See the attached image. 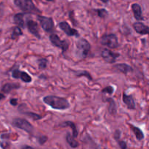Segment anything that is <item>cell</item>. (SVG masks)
I'll return each instance as SVG.
<instances>
[{
  "instance_id": "1",
  "label": "cell",
  "mask_w": 149,
  "mask_h": 149,
  "mask_svg": "<svg viewBox=\"0 0 149 149\" xmlns=\"http://www.w3.org/2000/svg\"><path fill=\"white\" fill-rule=\"evenodd\" d=\"M43 102L50 108L59 110H65L70 108V103L68 99L61 96L49 95L43 97Z\"/></svg>"
},
{
  "instance_id": "2",
  "label": "cell",
  "mask_w": 149,
  "mask_h": 149,
  "mask_svg": "<svg viewBox=\"0 0 149 149\" xmlns=\"http://www.w3.org/2000/svg\"><path fill=\"white\" fill-rule=\"evenodd\" d=\"M14 4L23 13L27 14H37L41 13L32 0H14Z\"/></svg>"
},
{
  "instance_id": "3",
  "label": "cell",
  "mask_w": 149,
  "mask_h": 149,
  "mask_svg": "<svg viewBox=\"0 0 149 149\" xmlns=\"http://www.w3.org/2000/svg\"><path fill=\"white\" fill-rule=\"evenodd\" d=\"M76 47H77V53L78 54L79 56L84 58L88 56L91 49L90 42L84 38H80L79 39H78L76 43Z\"/></svg>"
},
{
  "instance_id": "4",
  "label": "cell",
  "mask_w": 149,
  "mask_h": 149,
  "mask_svg": "<svg viewBox=\"0 0 149 149\" xmlns=\"http://www.w3.org/2000/svg\"><path fill=\"white\" fill-rule=\"evenodd\" d=\"M12 125L15 128L20 129L31 134L34 131L33 125L25 118H14L12 121Z\"/></svg>"
},
{
  "instance_id": "5",
  "label": "cell",
  "mask_w": 149,
  "mask_h": 149,
  "mask_svg": "<svg viewBox=\"0 0 149 149\" xmlns=\"http://www.w3.org/2000/svg\"><path fill=\"white\" fill-rule=\"evenodd\" d=\"M100 43L104 46L108 47L111 49H115L119 45L118 37L115 34H104L100 39Z\"/></svg>"
},
{
  "instance_id": "6",
  "label": "cell",
  "mask_w": 149,
  "mask_h": 149,
  "mask_svg": "<svg viewBox=\"0 0 149 149\" xmlns=\"http://www.w3.org/2000/svg\"><path fill=\"white\" fill-rule=\"evenodd\" d=\"M36 18L40 23L42 29L45 32H48V33H52V32L54 31V21L52 18L39 15H38Z\"/></svg>"
},
{
  "instance_id": "7",
  "label": "cell",
  "mask_w": 149,
  "mask_h": 149,
  "mask_svg": "<svg viewBox=\"0 0 149 149\" xmlns=\"http://www.w3.org/2000/svg\"><path fill=\"white\" fill-rule=\"evenodd\" d=\"M49 41L55 47L61 48L63 52H65L69 47V42L67 40H61V38L55 34L52 33L49 37Z\"/></svg>"
},
{
  "instance_id": "8",
  "label": "cell",
  "mask_w": 149,
  "mask_h": 149,
  "mask_svg": "<svg viewBox=\"0 0 149 149\" xmlns=\"http://www.w3.org/2000/svg\"><path fill=\"white\" fill-rule=\"evenodd\" d=\"M120 54L117 53H113L109 49H104L101 52V56L106 63L109 64H113L116 62L118 57Z\"/></svg>"
},
{
  "instance_id": "9",
  "label": "cell",
  "mask_w": 149,
  "mask_h": 149,
  "mask_svg": "<svg viewBox=\"0 0 149 149\" xmlns=\"http://www.w3.org/2000/svg\"><path fill=\"white\" fill-rule=\"evenodd\" d=\"M58 27L68 37H79L78 31L71 28L66 21H61L58 23Z\"/></svg>"
},
{
  "instance_id": "10",
  "label": "cell",
  "mask_w": 149,
  "mask_h": 149,
  "mask_svg": "<svg viewBox=\"0 0 149 149\" xmlns=\"http://www.w3.org/2000/svg\"><path fill=\"white\" fill-rule=\"evenodd\" d=\"M12 77L14 79H20L23 82L26 83H31L32 78L27 72L24 71H20L18 69H15L12 71Z\"/></svg>"
},
{
  "instance_id": "11",
  "label": "cell",
  "mask_w": 149,
  "mask_h": 149,
  "mask_svg": "<svg viewBox=\"0 0 149 149\" xmlns=\"http://www.w3.org/2000/svg\"><path fill=\"white\" fill-rule=\"evenodd\" d=\"M26 26H27L28 30L31 34L36 37L37 39H41V35L39 31V26L35 20L30 19L26 22Z\"/></svg>"
},
{
  "instance_id": "12",
  "label": "cell",
  "mask_w": 149,
  "mask_h": 149,
  "mask_svg": "<svg viewBox=\"0 0 149 149\" xmlns=\"http://www.w3.org/2000/svg\"><path fill=\"white\" fill-rule=\"evenodd\" d=\"M133 28L135 32L140 34H148L149 36V26L143 24L141 22H135L133 23Z\"/></svg>"
},
{
  "instance_id": "13",
  "label": "cell",
  "mask_w": 149,
  "mask_h": 149,
  "mask_svg": "<svg viewBox=\"0 0 149 149\" xmlns=\"http://www.w3.org/2000/svg\"><path fill=\"white\" fill-rule=\"evenodd\" d=\"M122 101L126 105V106L127 107L129 110L135 109V102L132 95H127L125 93H123V94H122Z\"/></svg>"
},
{
  "instance_id": "14",
  "label": "cell",
  "mask_w": 149,
  "mask_h": 149,
  "mask_svg": "<svg viewBox=\"0 0 149 149\" xmlns=\"http://www.w3.org/2000/svg\"><path fill=\"white\" fill-rule=\"evenodd\" d=\"M20 85L17 83H7L3 85L1 88V93H10L12 91L20 89Z\"/></svg>"
},
{
  "instance_id": "15",
  "label": "cell",
  "mask_w": 149,
  "mask_h": 149,
  "mask_svg": "<svg viewBox=\"0 0 149 149\" xmlns=\"http://www.w3.org/2000/svg\"><path fill=\"white\" fill-rule=\"evenodd\" d=\"M132 10L133 12L134 17L138 21H141V20H143V17L142 13V9L140 4H137V3H134L132 4Z\"/></svg>"
},
{
  "instance_id": "16",
  "label": "cell",
  "mask_w": 149,
  "mask_h": 149,
  "mask_svg": "<svg viewBox=\"0 0 149 149\" xmlns=\"http://www.w3.org/2000/svg\"><path fill=\"white\" fill-rule=\"evenodd\" d=\"M105 102L109 103V107H108V110L111 115H115L117 113V107H116V104L115 101L113 100V98L108 97L105 99Z\"/></svg>"
},
{
  "instance_id": "17",
  "label": "cell",
  "mask_w": 149,
  "mask_h": 149,
  "mask_svg": "<svg viewBox=\"0 0 149 149\" xmlns=\"http://www.w3.org/2000/svg\"><path fill=\"white\" fill-rule=\"evenodd\" d=\"M25 13H17L13 16V23L17 26H20L22 29L25 28V21H24Z\"/></svg>"
},
{
  "instance_id": "18",
  "label": "cell",
  "mask_w": 149,
  "mask_h": 149,
  "mask_svg": "<svg viewBox=\"0 0 149 149\" xmlns=\"http://www.w3.org/2000/svg\"><path fill=\"white\" fill-rule=\"evenodd\" d=\"M114 67L118 71L121 72L125 74L133 72V68L131 66L128 65L127 64H125V63L124 64H116V65H114Z\"/></svg>"
},
{
  "instance_id": "19",
  "label": "cell",
  "mask_w": 149,
  "mask_h": 149,
  "mask_svg": "<svg viewBox=\"0 0 149 149\" xmlns=\"http://www.w3.org/2000/svg\"><path fill=\"white\" fill-rule=\"evenodd\" d=\"M61 127H71V129H72V133H73V136H74L75 138H77L78 137V130H77V127L76 126V124H74L73 121H66L65 122L62 123L61 124Z\"/></svg>"
},
{
  "instance_id": "20",
  "label": "cell",
  "mask_w": 149,
  "mask_h": 149,
  "mask_svg": "<svg viewBox=\"0 0 149 149\" xmlns=\"http://www.w3.org/2000/svg\"><path fill=\"white\" fill-rule=\"evenodd\" d=\"M130 126L131 129L132 130L133 133L135 134V137H136L137 140H142L144 138V137H145L142 130H141V129L139 128V127H136V126L132 125V124H130Z\"/></svg>"
},
{
  "instance_id": "21",
  "label": "cell",
  "mask_w": 149,
  "mask_h": 149,
  "mask_svg": "<svg viewBox=\"0 0 149 149\" xmlns=\"http://www.w3.org/2000/svg\"><path fill=\"white\" fill-rule=\"evenodd\" d=\"M65 140H66V142L68 143V144L72 148H77L79 145L78 142L75 140V137H74V136L71 135L69 132L66 134Z\"/></svg>"
},
{
  "instance_id": "22",
  "label": "cell",
  "mask_w": 149,
  "mask_h": 149,
  "mask_svg": "<svg viewBox=\"0 0 149 149\" xmlns=\"http://www.w3.org/2000/svg\"><path fill=\"white\" fill-rule=\"evenodd\" d=\"M23 34V32L21 30V28H20V26H16L13 27L12 29V34H11V39L15 40V39H17L19 37L22 36Z\"/></svg>"
},
{
  "instance_id": "23",
  "label": "cell",
  "mask_w": 149,
  "mask_h": 149,
  "mask_svg": "<svg viewBox=\"0 0 149 149\" xmlns=\"http://www.w3.org/2000/svg\"><path fill=\"white\" fill-rule=\"evenodd\" d=\"M21 113L24 114L25 115H26L27 117L30 118L31 119H32L33 121H38V120H40L43 118V116H42L41 115L37 113H35V112H30V111H23L21 112Z\"/></svg>"
},
{
  "instance_id": "24",
  "label": "cell",
  "mask_w": 149,
  "mask_h": 149,
  "mask_svg": "<svg viewBox=\"0 0 149 149\" xmlns=\"http://www.w3.org/2000/svg\"><path fill=\"white\" fill-rule=\"evenodd\" d=\"M75 75L77 77H85L90 80H93V78L91 76L90 73L89 72L86 71V70H80V71H76L75 72Z\"/></svg>"
},
{
  "instance_id": "25",
  "label": "cell",
  "mask_w": 149,
  "mask_h": 149,
  "mask_svg": "<svg viewBox=\"0 0 149 149\" xmlns=\"http://www.w3.org/2000/svg\"><path fill=\"white\" fill-rule=\"evenodd\" d=\"M38 67L40 70H44L47 67L48 60L46 58H40L37 60Z\"/></svg>"
},
{
  "instance_id": "26",
  "label": "cell",
  "mask_w": 149,
  "mask_h": 149,
  "mask_svg": "<svg viewBox=\"0 0 149 149\" xmlns=\"http://www.w3.org/2000/svg\"><path fill=\"white\" fill-rule=\"evenodd\" d=\"M94 11L96 12L97 16L100 18H106V16H108V15H109V12H108L107 10L104 8L95 9Z\"/></svg>"
},
{
  "instance_id": "27",
  "label": "cell",
  "mask_w": 149,
  "mask_h": 149,
  "mask_svg": "<svg viewBox=\"0 0 149 149\" xmlns=\"http://www.w3.org/2000/svg\"><path fill=\"white\" fill-rule=\"evenodd\" d=\"M115 91V89L113 88V86H106V88H104V89L102 90V93H108V94L109 95H111L113 94V93Z\"/></svg>"
},
{
  "instance_id": "28",
  "label": "cell",
  "mask_w": 149,
  "mask_h": 149,
  "mask_svg": "<svg viewBox=\"0 0 149 149\" xmlns=\"http://www.w3.org/2000/svg\"><path fill=\"white\" fill-rule=\"evenodd\" d=\"M47 140V137L45 135H41L38 137V142L40 145H44Z\"/></svg>"
},
{
  "instance_id": "29",
  "label": "cell",
  "mask_w": 149,
  "mask_h": 149,
  "mask_svg": "<svg viewBox=\"0 0 149 149\" xmlns=\"http://www.w3.org/2000/svg\"><path fill=\"white\" fill-rule=\"evenodd\" d=\"M118 142V144H119V147H120L121 149H127V145L126 142L124 141V140H119Z\"/></svg>"
},
{
  "instance_id": "30",
  "label": "cell",
  "mask_w": 149,
  "mask_h": 149,
  "mask_svg": "<svg viewBox=\"0 0 149 149\" xmlns=\"http://www.w3.org/2000/svg\"><path fill=\"white\" fill-rule=\"evenodd\" d=\"M10 146V143L7 141H4V140H1V147L2 149H7V148Z\"/></svg>"
},
{
  "instance_id": "31",
  "label": "cell",
  "mask_w": 149,
  "mask_h": 149,
  "mask_svg": "<svg viewBox=\"0 0 149 149\" xmlns=\"http://www.w3.org/2000/svg\"><path fill=\"white\" fill-rule=\"evenodd\" d=\"M114 138L116 141H119V138H120V136H121V131L119 129H116L114 132Z\"/></svg>"
},
{
  "instance_id": "32",
  "label": "cell",
  "mask_w": 149,
  "mask_h": 149,
  "mask_svg": "<svg viewBox=\"0 0 149 149\" xmlns=\"http://www.w3.org/2000/svg\"><path fill=\"white\" fill-rule=\"evenodd\" d=\"M17 102H18V100H17V99H16V98H12V99H10V105H12L13 106H16V105H17Z\"/></svg>"
},
{
  "instance_id": "33",
  "label": "cell",
  "mask_w": 149,
  "mask_h": 149,
  "mask_svg": "<svg viewBox=\"0 0 149 149\" xmlns=\"http://www.w3.org/2000/svg\"><path fill=\"white\" fill-rule=\"evenodd\" d=\"M20 149H35V148H33L31 147V146L27 145H23L21 146Z\"/></svg>"
},
{
  "instance_id": "34",
  "label": "cell",
  "mask_w": 149,
  "mask_h": 149,
  "mask_svg": "<svg viewBox=\"0 0 149 149\" xmlns=\"http://www.w3.org/2000/svg\"><path fill=\"white\" fill-rule=\"evenodd\" d=\"M100 1H101L102 2L105 3V4H107V3H109V0H100Z\"/></svg>"
},
{
  "instance_id": "35",
  "label": "cell",
  "mask_w": 149,
  "mask_h": 149,
  "mask_svg": "<svg viewBox=\"0 0 149 149\" xmlns=\"http://www.w3.org/2000/svg\"><path fill=\"white\" fill-rule=\"evenodd\" d=\"M1 99H4V97H5V96H4V94H3V93H1Z\"/></svg>"
},
{
  "instance_id": "36",
  "label": "cell",
  "mask_w": 149,
  "mask_h": 149,
  "mask_svg": "<svg viewBox=\"0 0 149 149\" xmlns=\"http://www.w3.org/2000/svg\"><path fill=\"white\" fill-rule=\"evenodd\" d=\"M46 1H54V0H46Z\"/></svg>"
},
{
  "instance_id": "37",
  "label": "cell",
  "mask_w": 149,
  "mask_h": 149,
  "mask_svg": "<svg viewBox=\"0 0 149 149\" xmlns=\"http://www.w3.org/2000/svg\"><path fill=\"white\" fill-rule=\"evenodd\" d=\"M148 115H149V107H148Z\"/></svg>"
}]
</instances>
